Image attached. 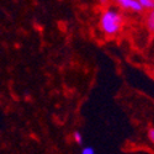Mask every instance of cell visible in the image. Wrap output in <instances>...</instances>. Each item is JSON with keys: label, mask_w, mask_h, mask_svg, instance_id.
I'll return each mask as SVG.
<instances>
[{"label": "cell", "mask_w": 154, "mask_h": 154, "mask_svg": "<svg viewBox=\"0 0 154 154\" xmlns=\"http://www.w3.org/2000/svg\"><path fill=\"white\" fill-rule=\"evenodd\" d=\"M82 154H95V150L93 147H85L82 150Z\"/></svg>", "instance_id": "cell-6"}, {"label": "cell", "mask_w": 154, "mask_h": 154, "mask_svg": "<svg viewBox=\"0 0 154 154\" xmlns=\"http://www.w3.org/2000/svg\"><path fill=\"white\" fill-rule=\"evenodd\" d=\"M73 138L75 140V143H78V144H83V136L79 131H75L73 133Z\"/></svg>", "instance_id": "cell-5"}, {"label": "cell", "mask_w": 154, "mask_h": 154, "mask_svg": "<svg viewBox=\"0 0 154 154\" xmlns=\"http://www.w3.org/2000/svg\"><path fill=\"white\" fill-rule=\"evenodd\" d=\"M122 23L123 17L121 12L113 8H110L102 12L100 19V29L106 36H115L121 31Z\"/></svg>", "instance_id": "cell-1"}, {"label": "cell", "mask_w": 154, "mask_h": 154, "mask_svg": "<svg viewBox=\"0 0 154 154\" xmlns=\"http://www.w3.org/2000/svg\"><path fill=\"white\" fill-rule=\"evenodd\" d=\"M147 27L150 32H153L154 30V12L153 11H150L149 15L147 16Z\"/></svg>", "instance_id": "cell-4"}, {"label": "cell", "mask_w": 154, "mask_h": 154, "mask_svg": "<svg viewBox=\"0 0 154 154\" xmlns=\"http://www.w3.org/2000/svg\"><path fill=\"white\" fill-rule=\"evenodd\" d=\"M117 5L125 10H130V11H133V12H143V8L140 6L138 0H119L117 2Z\"/></svg>", "instance_id": "cell-2"}, {"label": "cell", "mask_w": 154, "mask_h": 154, "mask_svg": "<svg viewBox=\"0 0 154 154\" xmlns=\"http://www.w3.org/2000/svg\"><path fill=\"white\" fill-rule=\"evenodd\" d=\"M148 138H149V140L153 143L154 142V128L153 127H150L149 130H148Z\"/></svg>", "instance_id": "cell-7"}, {"label": "cell", "mask_w": 154, "mask_h": 154, "mask_svg": "<svg viewBox=\"0 0 154 154\" xmlns=\"http://www.w3.org/2000/svg\"><path fill=\"white\" fill-rule=\"evenodd\" d=\"M140 6L143 8V10H150L153 11V8H154V2L153 0H138Z\"/></svg>", "instance_id": "cell-3"}]
</instances>
